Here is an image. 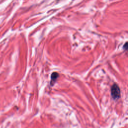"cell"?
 Listing matches in <instances>:
<instances>
[{
  "instance_id": "1",
  "label": "cell",
  "mask_w": 128,
  "mask_h": 128,
  "mask_svg": "<svg viewBox=\"0 0 128 128\" xmlns=\"http://www.w3.org/2000/svg\"><path fill=\"white\" fill-rule=\"evenodd\" d=\"M111 93L112 98L114 100H119L120 98L121 90L120 87L116 83H114L111 87Z\"/></svg>"
},
{
  "instance_id": "2",
  "label": "cell",
  "mask_w": 128,
  "mask_h": 128,
  "mask_svg": "<svg viewBox=\"0 0 128 128\" xmlns=\"http://www.w3.org/2000/svg\"><path fill=\"white\" fill-rule=\"evenodd\" d=\"M59 75L57 72H53L51 76V81L50 85L51 86H53L56 83L58 78H59Z\"/></svg>"
},
{
  "instance_id": "3",
  "label": "cell",
  "mask_w": 128,
  "mask_h": 128,
  "mask_svg": "<svg viewBox=\"0 0 128 128\" xmlns=\"http://www.w3.org/2000/svg\"><path fill=\"white\" fill-rule=\"evenodd\" d=\"M123 48L124 49V50H127V43H126L125 44V45L124 46Z\"/></svg>"
}]
</instances>
